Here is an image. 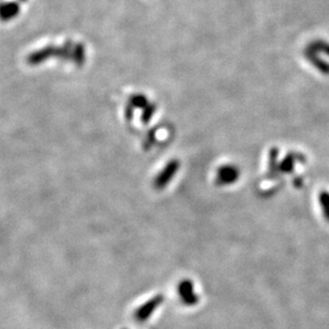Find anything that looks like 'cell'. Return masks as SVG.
<instances>
[{
  "label": "cell",
  "instance_id": "3957f363",
  "mask_svg": "<svg viewBox=\"0 0 329 329\" xmlns=\"http://www.w3.org/2000/svg\"><path fill=\"white\" fill-rule=\"evenodd\" d=\"M308 50H310L316 54L324 53L325 55L329 56V43L322 41V40H317L309 45Z\"/></svg>",
  "mask_w": 329,
  "mask_h": 329
},
{
  "label": "cell",
  "instance_id": "277c9868",
  "mask_svg": "<svg viewBox=\"0 0 329 329\" xmlns=\"http://www.w3.org/2000/svg\"><path fill=\"white\" fill-rule=\"evenodd\" d=\"M321 203H322V206L324 209L325 217L329 220V194L323 193L321 195Z\"/></svg>",
  "mask_w": 329,
  "mask_h": 329
},
{
  "label": "cell",
  "instance_id": "7a4b0ae2",
  "mask_svg": "<svg viewBox=\"0 0 329 329\" xmlns=\"http://www.w3.org/2000/svg\"><path fill=\"white\" fill-rule=\"evenodd\" d=\"M306 57L308 58V60L320 70L321 73L325 74V75H329V63L325 62L324 60H322V59L317 56L316 53L310 51L307 49V51H306Z\"/></svg>",
  "mask_w": 329,
  "mask_h": 329
},
{
  "label": "cell",
  "instance_id": "6da1fadb",
  "mask_svg": "<svg viewBox=\"0 0 329 329\" xmlns=\"http://www.w3.org/2000/svg\"><path fill=\"white\" fill-rule=\"evenodd\" d=\"M160 303V300L158 298H155L153 300L148 301L147 303H145L143 307L139 308L136 312V317L138 321H145L147 320V317L150 316L153 312H154V309L156 307H158V304Z\"/></svg>",
  "mask_w": 329,
  "mask_h": 329
}]
</instances>
